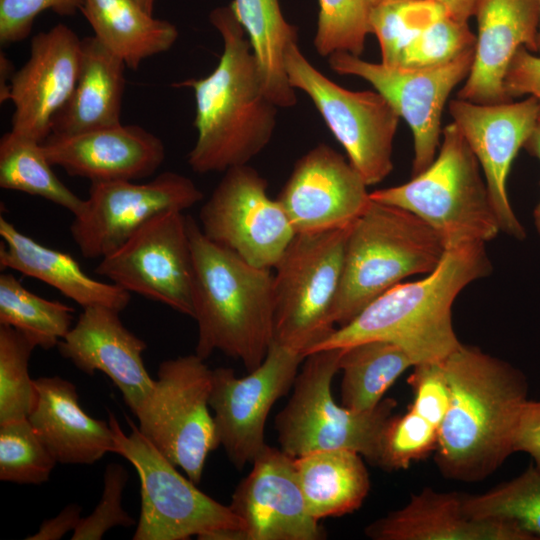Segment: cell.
I'll return each mask as SVG.
<instances>
[{
	"instance_id": "cell-18",
	"label": "cell",
	"mask_w": 540,
	"mask_h": 540,
	"mask_svg": "<svg viewBox=\"0 0 540 540\" xmlns=\"http://www.w3.org/2000/svg\"><path fill=\"white\" fill-rule=\"evenodd\" d=\"M368 185L343 155L320 143L301 156L277 199L296 234L352 225L371 202Z\"/></svg>"
},
{
	"instance_id": "cell-24",
	"label": "cell",
	"mask_w": 540,
	"mask_h": 540,
	"mask_svg": "<svg viewBox=\"0 0 540 540\" xmlns=\"http://www.w3.org/2000/svg\"><path fill=\"white\" fill-rule=\"evenodd\" d=\"M464 493L426 487L400 509L371 522L365 535L373 540H535L514 523L471 517Z\"/></svg>"
},
{
	"instance_id": "cell-43",
	"label": "cell",
	"mask_w": 540,
	"mask_h": 540,
	"mask_svg": "<svg viewBox=\"0 0 540 540\" xmlns=\"http://www.w3.org/2000/svg\"><path fill=\"white\" fill-rule=\"evenodd\" d=\"M84 0H0V42L10 45L29 36L35 18L46 10L61 16L81 11Z\"/></svg>"
},
{
	"instance_id": "cell-2",
	"label": "cell",
	"mask_w": 540,
	"mask_h": 540,
	"mask_svg": "<svg viewBox=\"0 0 540 540\" xmlns=\"http://www.w3.org/2000/svg\"><path fill=\"white\" fill-rule=\"evenodd\" d=\"M441 362L450 402L438 430L436 464L450 479L482 481L514 453L526 379L506 361L463 343Z\"/></svg>"
},
{
	"instance_id": "cell-47",
	"label": "cell",
	"mask_w": 540,
	"mask_h": 540,
	"mask_svg": "<svg viewBox=\"0 0 540 540\" xmlns=\"http://www.w3.org/2000/svg\"><path fill=\"white\" fill-rule=\"evenodd\" d=\"M392 0H371L373 6ZM439 4L446 14L458 21L468 22L474 16L478 0H432Z\"/></svg>"
},
{
	"instance_id": "cell-38",
	"label": "cell",
	"mask_w": 540,
	"mask_h": 540,
	"mask_svg": "<svg viewBox=\"0 0 540 540\" xmlns=\"http://www.w3.org/2000/svg\"><path fill=\"white\" fill-rule=\"evenodd\" d=\"M371 0H319L314 47L321 56L346 52L360 56L371 34Z\"/></svg>"
},
{
	"instance_id": "cell-32",
	"label": "cell",
	"mask_w": 540,
	"mask_h": 540,
	"mask_svg": "<svg viewBox=\"0 0 540 540\" xmlns=\"http://www.w3.org/2000/svg\"><path fill=\"white\" fill-rule=\"evenodd\" d=\"M0 186L42 197L73 215L84 203L55 175L42 144L12 130L0 140Z\"/></svg>"
},
{
	"instance_id": "cell-48",
	"label": "cell",
	"mask_w": 540,
	"mask_h": 540,
	"mask_svg": "<svg viewBox=\"0 0 540 540\" xmlns=\"http://www.w3.org/2000/svg\"><path fill=\"white\" fill-rule=\"evenodd\" d=\"M0 100L5 102L9 100L10 82L15 71L11 61L1 53L0 56Z\"/></svg>"
},
{
	"instance_id": "cell-9",
	"label": "cell",
	"mask_w": 540,
	"mask_h": 540,
	"mask_svg": "<svg viewBox=\"0 0 540 540\" xmlns=\"http://www.w3.org/2000/svg\"><path fill=\"white\" fill-rule=\"evenodd\" d=\"M350 226L295 234L274 266V339L304 357L336 329L338 292Z\"/></svg>"
},
{
	"instance_id": "cell-5",
	"label": "cell",
	"mask_w": 540,
	"mask_h": 540,
	"mask_svg": "<svg viewBox=\"0 0 540 540\" xmlns=\"http://www.w3.org/2000/svg\"><path fill=\"white\" fill-rule=\"evenodd\" d=\"M446 248L415 214L371 200L351 225L332 321L339 327L403 279L432 272Z\"/></svg>"
},
{
	"instance_id": "cell-31",
	"label": "cell",
	"mask_w": 540,
	"mask_h": 540,
	"mask_svg": "<svg viewBox=\"0 0 540 540\" xmlns=\"http://www.w3.org/2000/svg\"><path fill=\"white\" fill-rule=\"evenodd\" d=\"M413 366L408 354L389 341L369 340L344 347L339 362L343 373L342 405L355 411L373 409L403 372Z\"/></svg>"
},
{
	"instance_id": "cell-52",
	"label": "cell",
	"mask_w": 540,
	"mask_h": 540,
	"mask_svg": "<svg viewBox=\"0 0 540 540\" xmlns=\"http://www.w3.org/2000/svg\"><path fill=\"white\" fill-rule=\"evenodd\" d=\"M538 1V9H539V26H538V36H537V46H538V53L540 55V0Z\"/></svg>"
},
{
	"instance_id": "cell-29",
	"label": "cell",
	"mask_w": 540,
	"mask_h": 540,
	"mask_svg": "<svg viewBox=\"0 0 540 540\" xmlns=\"http://www.w3.org/2000/svg\"><path fill=\"white\" fill-rule=\"evenodd\" d=\"M81 12L94 37L133 70L168 51L179 35L175 25L154 18L135 0H84Z\"/></svg>"
},
{
	"instance_id": "cell-3",
	"label": "cell",
	"mask_w": 540,
	"mask_h": 540,
	"mask_svg": "<svg viewBox=\"0 0 540 540\" xmlns=\"http://www.w3.org/2000/svg\"><path fill=\"white\" fill-rule=\"evenodd\" d=\"M491 270L485 243L447 249L432 272L385 291L313 352L384 340L401 347L414 365L441 361L461 344L452 323L456 297Z\"/></svg>"
},
{
	"instance_id": "cell-21",
	"label": "cell",
	"mask_w": 540,
	"mask_h": 540,
	"mask_svg": "<svg viewBox=\"0 0 540 540\" xmlns=\"http://www.w3.org/2000/svg\"><path fill=\"white\" fill-rule=\"evenodd\" d=\"M52 166L95 181L138 180L162 165V140L138 125L122 123L76 134H50L41 143Z\"/></svg>"
},
{
	"instance_id": "cell-34",
	"label": "cell",
	"mask_w": 540,
	"mask_h": 540,
	"mask_svg": "<svg viewBox=\"0 0 540 540\" xmlns=\"http://www.w3.org/2000/svg\"><path fill=\"white\" fill-rule=\"evenodd\" d=\"M463 508L471 517L508 521L540 539V469L531 465L485 493H464Z\"/></svg>"
},
{
	"instance_id": "cell-49",
	"label": "cell",
	"mask_w": 540,
	"mask_h": 540,
	"mask_svg": "<svg viewBox=\"0 0 540 540\" xmlns=\"http://www.w3.org/2000/svg\"><path fill=\"white\" fill-rule=\"evenodd\" d=\"M523 148L540 161V115L525 141Z\"/></svg>"
},
{
	"instance_id": "cell-33",
	"label": "cell",
	"mask_w": 540,
	"mask_h": 540,
	"mask_svg": "<svg viewBox=\"0 0 540 540\" xmlns=\"http://www.w3.org/2000/svg\"><path fill=\"white\" fill-rule=\"evenodd\" d=\"M74 308L27 290L11 273L0 275V324L25 335L36 347L58 345L72 327Z\"/></svg>"
},
{
	"instance_id": "cell-19",
	"label": "cell",
	"mask_w": 540,
	"mask_h": 540,
	"mask_svg": "<svg viewBox=\"0 0 540 540\" xmlns=\"http://www.w3.org/2000/svg\"><path fill=\"white\" fill-rule=\"evenodd\" d=\"M231 510L244 525V540H320L326 537L310 515L294 458L265 444L252 469L236 486Z\"/></svg>"
},
{
	"instance_id": "cell-35",
	"label": "cell",
	"mask_w": 540,
	"mask_h": 540,
	"mask_svg": "<svg viewBox=\"0 0 540 540\" xmlns=\"http://www.w3.org/2000/svg\"><path fill=\"white\" fill-rule=\"evenodd\" d=\"M443 13L444 9L432 0H392L374 5L370 26L379 42L381 63L397 67L415 37Z\"/></svg>"
},
{
	"instance_id": "cell-14",
	"label": "cell",
	"mask_w": 540,
	"mask_h": 540,
	"mask_svg": "<svg viewBox=\"0 0 540 540\" xmlns=\"http://www.w3.org/2000/svg\"><path fill=\"white\" fill-rule=\"evenodd\" d=\"M267 187L248 164L226 170L200 210L199 225L213 242L254 266L272 269L296 233Z\"/></svg>"
},
{
	"instance_id": "cell-6",
	"label": "cell",
	"mask_w": 540,
	"mask_h": 540,
	"mask_svg": "<svg viewBox=\"0 0 540 540\" xmlns=\"http://www.w3.org/2000/svg\"><path fill=\"white\" fill-rule=\"evenodd\" d=\"M480 164L452 122L442 129L433 162L411 180L370 192L373 201L405 209L432 227L447 249L486 243L500 229Z\"/></svg>"
},
{
	"instance_id": "cell-22",
	"label": "cell",
	"mask_w": 540,
	"mask_h": 540,
	"mask_svg": "<svg viewBox=\"0 0 540 540\" xmlns=\"http://www.w3.org/2000/svg\"><path fill=\"white\" fill-rule=\"evenodd\" d=\"M119 313L104 306L83 308L57 347L62 357L87 375L101 371L108 376L135 414L154 388L155 380L142 358L146 342L124 326Z\"/></svg>"
},
{
	"instance_id": "cell-28",
	"label": "cell",
	"mask_w": 540,
	"mask_h": 540,
	"mask_svg": "<svg viewBox=\"0 0 540 540\" xmlns=\"http://www.w3.org/2000/svg\"><path fill=\"white\" fill-rule=\"evenodd\" d=\"M308 512L321 520L358 510L370 490L363 456L350 449H325L294 458Z\"/></svg>"
},
{
	"instance_id": "cell-4",
	"label": "cell",
	"mask_w": 540,
	"mask_h": 540,
	"mask_svg": "<svg viewBox=\"0 0 540 540\" xmlns=\"http://www.w3.org/2000/svg\"><path fill=\"white\" fill-rule=\"evenodd\" d=\"M187 229L198 326L195 354L205 360L218 350L250 372L263 362L274 339L273 273L210 240L191 216Z\"/></svg>"
},
{
	"instance_id": "cell-11",
	"label": "cell",
	"mask_w": 540,
	"mask_h": 540,
	"mask_svg": "<svg viewBox=\"0 0 540 540\" xmlns=\"http://www.w3.org/2000/svg\"><path fill=\"white\" fill-rule=\"evenodd\" d=\"M284 67L290 85L311 99L366 184L384 180L393 170V142L401 118L387 99L376 90L339 86L309 62L297 39L286 46Z\"/></svg>"
},
{
	"instance_id": "cell-16",
	"label": "cell",
	"mask_w": 540,
	"mask_h": 540,
	"mask_svg": "<svg viewBox=\"0 0 540 540\" xmlns=\"http://www.w3.org/2000/svg\"><path fill=\"white\" fill-rule=\"evenodd\" d=\"M304 358L273 341L263 362L244 377L231 368L213 369L209 406L219 443L235 468L252 463L265 446L268 414L293 387Z\"/></svg>"
},
{
	"instance_id": "cell-26",
	"label": "cell",
	"mask_w": 540,
	"mask_h": 540,
	"mask_svg": "<svg viewBox=\"0 0 540 540\" xmlns=\"http://www.w3.org/2000/svg\"><path fill=\"white\" fill-rule=\"evenodd\" d=\"M0 236L1 270H16L45 282L83 308L104 306L121 312L129 304L128 291L88 276L69 253L38 243L2 215Z\"/></svg>"
},
{
	"instance_id": "cell-30",
	"label": "cell",
	"mask_w": 540,
	"mask_h": 540,
	"mask_svg": "<svg viewBox=\"0 0 540 540\" xmlns=\"http://www.w3.org/2000/svg\"><path fill=\"white\" fill-rule=\"evenodd\" d=\"M231 7L250 41L265 93L279 108L293 107L297 97L284 67V53L297 39V28L285 20L279 0H233Z\"/></svg>"
},
{
	"instance_id": "cell-23",
	"label": "cell",
	"mask_w": 540,
	"mask_h": 540,
	"mask_svg": "<svg viewBox=\"0 0 540 540\" xmlns=\"http://www.w3.org/2000/svg\"><path fill=\"white\" fill-rule=\"evenodd\" d=\"M476 45L472 68L457 98L479 104L512 101L504 78L520 47L538 53L537 0H478Z\"/></svg>"
},
{
	"instance_id": "cell-51",
	"label": "cell",
	"mask_w": 540,
	"mask_h": 540,
	"mask_svg": "<svg viewBox=\"0 0 540 540\" xmlns=\"http://www.w3.org/2000/svg\"><path fill=\"white\" fill-rule=\"evenodd\" d=\"M534 219H535L536 228L540 234V202L534 210Z\"/></svg>"
},
{
	"instance_id": "cell-36",
	"label": "cell",
	"mask_w": 540,
	"mask_h": 540,
	"mask_svg": "<svg viewBox=\"0 0 540 540\" xmlns=\"http://www.w3.org/2000/svg\"><path fill=\"white\" fill-rule=\"evenodd\" d=\"M35 347L18 330L0 324V425L28 418L34 406L29 360Z\"/></svg>"
},
{
	"instance_id": "cell-7",
	"label": "cell",
	"mask_w": 540,
	"mask_h": 540,
	"mask_svg": "<svg viewBox=\"0 0 540 540\" xmlns=\"http://www.w3.org/2000/svg\"><path fill=\"white\" fill-rule=\"evenodd\" d=\"M125 434L109 412L115 452L128 460L140 479L141 508L133 540H244V525L231 510L183 477L127 418Z\"/></svg>"
},
{
	"instance_id": "cell-8",
	"label": "cell",
	"mask_w": 540,
	"mask_h": 540,
	"mask_svg": "<svg viewBox=\"0 0 540 540\" xmlns=\"http://www.w3.org/2000/svg\"><path fill=\"white\" fill-rule=\"evenodd\" d=\"M343 348L307 355L293 393L275 418L280 448L291 457L325 449H350L377 465L383 432L397 402L383 398L371 410L355 411L335 402L331 383Z\"/></svg>"
},
{
	"instance_id": "cell-40",
	"label": "cell",
	"mask_w": 540,
	"mask_h": 540,
	"mask_svg": "<svg viewBox=\"0 0 540 540\" xmlns=\"http://www.w3.org/2000/svg\"><path fill=\"white\" fill-rule=\"evenodd\" d=\"M438 430L410 407L402 415H393L382 435L377 465L389 471L408 468L436 449Z\"/></svg>"
},
{
	"instance_id": "cell-50",
	"label": "cell",
	"mask_w": 540,
	"mask_h": 540,
	"mask_svg": "<svg viewBox=\"0 0 540 540\" xmlns=\"http://www.w3.org/2000/svg\"><path fill=\"white\" fill-rule=\"evenodd\" d=\"M146 12L153 14L156 0H135Z\"/></svg>"
},
{
	"instance_id": "cell-39",
	"label": "cell",
	"mask_w": 540,
	"mask_h": 540,
	"mask_svg": "<svg viewBox=\"0 0 540 540\" xmlns=\"http://www.w3.org/2000/svg\"><path fill=\"white\" fill-rule=\"evenodd\" d=\"M476 35L468 22L443 13L427 26L403 52L397 67L421 68L447 63L475 48Z\"/></svg>"
},
{
	"instance_id": "cell-42",
	"label": "cell",
	"mask_w": 540,
	"mask_h": 540,
	"mask_svg": "<svg viewBox=\"0 0 540 540\" xmlns=\"http://www.w3.org/2000/svg\"><path fill=\"white\" fill-rule=\"evenodd\" d=\"M408 383L414 396L410 408L439 429L450 402V388L442 362L414 365Z\"/></svg>"
},
{
	"instance_id": "cell-15",
	"label": "cell",
	"mask_w": 540,
	"mask_h": 540,
	"mask_svg": "<svg viewBox=\"0 0 540 540\" xmlns=\"http://www.w3.org/2000/svg\"><path fill=\"white\" fill-rule=\"evenodd\" d=\"M203 199L194 182L165 171L146 183L130 180L91 182L70 233L85 258H103L125 243L154 216L191 208Z\"/></svg>"
},
{
	"instance_id": "cell-44",
	"label": "cell",
	"mask_w": 540,
	"mask_h": 540,
	"mask_svg": "<svg viewBox=\"0 0 540 540\" xmlns=\"http://www.w3.org/2000/svg\"><path fill=\"white\" fill-rule=\"evenodd\" d=\"M504 89L510 100L525 95L534 97L540 110V55L520 47L508 66Z\"/></svg>"
},
{
	"instance_id": "cell-13",
	"label": "cell",
	"mask_w": 540,
	"mask_h": 540,
	"mask_svg": "<svg viewBox=\"0 0 540 540\" xmlns=\"http://www.w3.org/2000/svg\"><path fill=\"white\" fill-rule=\"evenodd\" d=\"M95 273L193 318L194 265L187 216L175 210L154 216L101 258Z\"/></svg>"
},
{
	"instance_id": "cell-20",
	"label": "cell",
	"mask_w": 540,
	"mask_h": 540,
	"mask_svg": "<svg viewBox=\"0 0 540 540\" xmlns=\"http://www.w3.org/2000/svg\"><path fill=\"white\" fill-rule=\"evenodd\" d=\"M81 55L82 39L64 24L32 38L29 59L10 82L13 132L40 143L48 138L54 117L77 83Z\"/></svg>"
},
{
	"instance_id": "cell-37",
	"label": "cell",
	"mask_w": 540,
	"mask_h": 540,
	"mask_svg": "<svg viewBox=\"0 0 540 540\" xmlns=\"http://www.w3.org/2000/svg\"><path fill=\"white\" fill-rule=\"evenodd\" d=\"M57 461L28 418L0 425V480L17 484L48 481Z\"/></svg>"
},
{
	"instance_id": "cell-45",
	"label": "cell",
	"mask_w": 540,
	"mask_h": 540,
	"mask_svg": "<svg viewBox=\"0 0 540 540\" xmlns=\"http://www.w3.org/2000/svg\"><path fill=\"white\" fill-rule=\"evenodd\" d=\"M528 453L540 469V398L524 403L514 436V452Z\"/></svg>"
},
{
	"instance_id": "cell-27",
	"label": "cell",
	"mask_w": 540,
	"mask_h": 540,
	"mask_svg": "<svg viewBox=\"0 0 540 540\" xmlns=\"http://www.w3.org/2000/svg\"><path fill=\"white\" fill-rule=\"evenodd\" d=\"M126 68L94 36L83 38L78 80L68 102L54 117L51 134H76L120 124Z\"/></svg>"
},
{
	"instance_id": "cell-25",
	"label": "cell",
	"mask_w": 540,
	"mask_h": 540,
	"mask_svg": "<svg viewBox=\"0 0 540 540\" xmlns=\"http://www.w3.org/2000/svg\"><path fill=\"white\" fill-rule=\"evenodd\" d=\"M34 386L36 398L28 419L57 463L90 465L115 452L111 426L82 409L72 382L40 377Z\"/></svg>"
},
{
	"instance_id": "cell-1",
	"label": "cell",
	"mask_w": 540,
	"mask_h": 540,
	"mask_svg": "<svg viewBox=\"0 0 540 540\" xmlns=\"http://www.w3.org/2000/svg\"><path fill=\"white\" fill-rule=\"evenodd\" d=\"M209 19L223 40L216 68L204 78L173 84L194 93L197 138L187 160L198 174L248 164L270 142L279 108L264 91L257 59L231 5L215 8Z\"/></svg>"
},
{
	"instance_id": "cell-10",
	"label": "cell",
	"mask_w": 540,
	"mask_h": 540,
	"mask_svg": "<svg viewBox=\"0 0 540 540\" xmlns=\"http://www.w3.org/2000/svg\"><path fill=\"white\" fill-rule=\"evenodd\" d=\"M212 371L196 354L163 361L154 388L134 414L141 433L195 484L208 454L220 446L209 411Z\"/></svg>"
},
{
	"instance_id": "cell-12",
	"label": "cell",
	"mask_w": 540,
	"mask_h": 540,
	"mask_svg": "<svg viewBox=\"0 0 540 540\" xmlns=\"http://www.w3.org/2000/svg\"><path fill=\"white\" fill-rule=\"evenodd\" d=\"M474 51L472 48L447 63L421 68L387 66L336 52L329 56V65L338 74L369 82L407 122L413 135L412 176H415L437 155L443 109L453 89L468 77Z\"/></svg>"
},
{
	"instance_id": "cell-17",
	"label": "cell",
	"mask_w": 540,
	"mask_h": 540,
	"mask_svg": "<svg viewBox=\"0 0 540 540\" xmlns=\"http://www.w3.org/2000/svg\"><path fill=\"white\" fill-rule=\"evenodd\" d=\"M448 108L480 164L501 231L524 238L509 202L507 178L540 115L537 100L528 96L521 101L479 104L456 98Z\"/></svg>"
},
{
	"instance_id": "cell-46",
	"label": "cell",
	"mask_w": 540,
	"mask_h": 540,
	"mask_svg": "<svg viewBox=\"0 0 540 540\" xmlns=\"http://www.w3.org/2000/svg\"><path fill=\"white\" fill-rule=\"evenodd\" d=\"M81 507L76 503L65 506L54 518L44 520L39 530L27 540H58L74 531L81 519Z\"/></svg>"
},
{
	"instance_id": "cell-41",
	"label": "cell",
	"mask_w": 540,
	"mask_h": 540,
	"mask_svg": "<svg viewBox=\"0 0 540 540\" xmlns=\"http://www.w3.org/2000/svg\"><path fill=\"white\" fill-rule=\"evenodd\" d=\"M128 478V472L122 465L110 463L106 466L100 501L90 515L80 519L72 540H100L116 526L131 527L135 524L121 504Z\"/></svg>"
}]
</instances>
